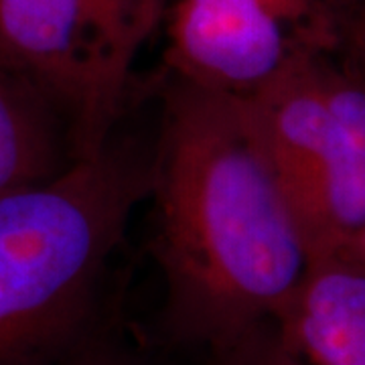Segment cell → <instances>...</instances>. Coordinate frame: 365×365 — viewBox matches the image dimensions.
I'll return each instance as SVG.
<instances>
[{"label": "cell", "mask_w": 365, "mask_h": 365, "mask_svg": "<svg viewBox=\"0 0 365 365\" xmlns=\"http://www.w3.org/2000/svg\"><path fill=\"white\" fill-rule=\"evenodd\" d=\"M150 195L170 339L213 349L284 313L309 250L242 100L167 76Z\"/></svg>", "instance_id": "6da1fadb"}, {"label": "cell", "mask_w": 365, "mask_h": 365, "mask_svg": "<svg viewBox=\"0 0 365 365\" xmlns=\"http://www.w3.org/2000/svg\"><path fill=\"white\" fill-rule=\"evenodd\" d=\"M150 191L153 155L112 138L0 197V365H63L93 339L108 264Z\"/></svg>", "instance_id": "7a4b0ae2"}, {"label": "cell", "mask_w": 365, "mask_h": 365, "mask_svg": "<svg viewBox=\"0 0 365 365\" xmlns=\"http://www.w3.org/2000/svg\"><path fill=\"white\" fill-rule=\"evenodd\" d=\"M244 106L309 258L351 248L365 230L364 83L335 51L311 49Z\"/></svg>", "instance_id": "3957f363"}, {"label": "cell", "mask_w": 365, "mask_h": 365, "mask_svg": "<svg viewBox=\"0 0 365 365\" xmlns=\"http://www.w3.org/2000/svg\"><path fill=\"white\" fill-rule=\"evenodd\" d=\"M144 43L130 0H0V66L51 106L73 160L112 140Z\"/></svg>", "instance_id": "277c9868"}, {"label": "cell", "mask_w": 365, "mask_h": 365, "mask_svg": "<svg viewBox=\"0 0 365 365\" xmlns=\"http://www.w3.org/2000/svg\"><path fill=\"white\" fill-rule=\"evenodd\" d=\"M163 23L167 76L244 102L304 51H337L309 0H170Z\"/></svg>", "instance_id": "5b68a950"}, {"label": "cell", "mask_w": 365, "mask_h": 365, "mask_svg": "<svg viewBox=\"0 0 365 365\" xmlns=\"http://www.w3.org/2000/svg\"><path fill=\"white\" fill-rule=\"evenodd\" d=\"M276 325L307 365H365V266L353 250L309 258Z\"/></svg>", "instance_id": "8992f818"}, {"label": "cell", "mask_w": 365, "mask_h": 365, "mask_svg": "<svg viewBox=\"0 0 365 365\" xmlns=\"http://www.w3.org/2000/svg\"><path fill=\"white\" fill-rule=\"evenodd\" d=\"M71 163L66 126L51 106L0 66V197L47 181Z\"/></svg>", "instance_id": "52a82bcc"}, {"label": "cell", "mask_w": 365, "mask_h": 365, "mask_svg": "<svg viewBox=\"0 0 365 365\" xmlns=\"http://www.w3.org/2000/svg\"><path fill=\"white\" fill-rule=\"evenodd\" d=\"M209 351L211 365H307L284 341L276 321H264Z\"/></svg>", "instance_id": "ba28073f"}, {"label": "cell", "mask_w": 365, "mask_h": 365, "mask_svg": "<svg viewBox=\"0 0 365 365\" xmlns=\"http://www.w3.org/2000/svg\"><path fill=\"white\" fill-rule=\"evenodd\" d=\"M335 53L343 67L365 86V0L339 26Z\"/></svg>", "instance_id": "9c48e42d"}, {"label": "cell", "mask_w": 365, "mask_h": 365, "mask_svg": "<svg viewBox=\"0 0 365 365\" xmlns=\"http://www.w3.org/2000/svg\"><path fill=\"white\" fill-rule=\"evenodd\" d=\"M130 4L136 23L140 26L144 37L148 39L157 31V26L163 25L170 0H130Z\"/></svg>", "instance_id": "30bf717a"}, {"label": "cell", "mask_w": 365, "mask_h": 365, "mask_svg": "<svg viewBox=\"0 0 365 365\" xmlns=\"http://www.w3.org/2000/svg\"><path fill=\"white\" fill-rule=\"evenodd\" d=\"M63 365H122L116 353H112L104 347L100 341L91 339L86 343L71 359H67Z\"/></svg>", "instance_id": "8fae6325"}, {"label": "cell", "mask_w": 365, "mask_h": 365, "mask_svg": "<svg viewBox=\"0 0 365 365\" xmlns=\"http://www.w3.org/2000/svg\"><path fill=\"white\" fill-rule=\"evenodd\" d=\"M319 13L329 19L337 29V39H339V26L343 21L364 2V0H309Z\"/></svg>", "instance_id": "7c38bea8"}, {"label": "cell", "mask_w": 365, "mask_h": 365, "mask_svg": "<svg viewBox=\"0 0 365 365\" xmlns=\"http://www.w3.org/2000/svg\"><path fill=\"white\" fill-rule=\"evenodd\" d=\"M351 250H353V254L359 258V262L365 266V230L361 232V235L355 240V244L351 246Z\"/></svg>", "instance_id": "4fadbf2b"}]
</instances>
